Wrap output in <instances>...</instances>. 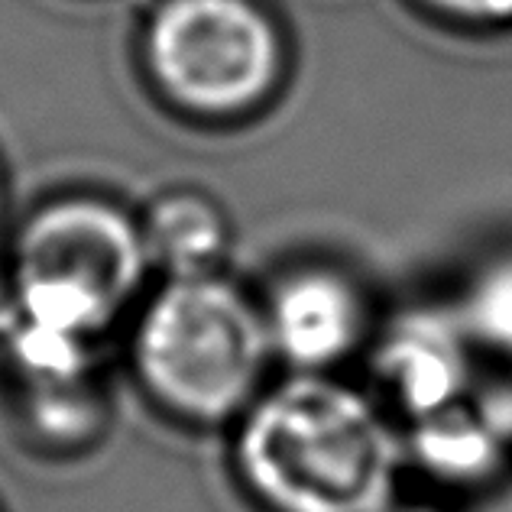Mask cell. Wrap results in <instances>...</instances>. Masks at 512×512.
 <instances>
[{"instance_id": "cell-1", "label": "cell", "mask_w": 512, "mask_h": 512, "mask_svg": "<svg viewBox=\"0 0 512 512\" xmlns=\"http://www.w3.org/2000/svg\"><path fill=\"white\" fill-rule=\"evenodd\" d=\"M396 464L370 402L312 376L263 399L240 435L244 477L276 512H386Z\"/></svg>"}, {"instance_id": "cell-2", "label": "cell", "mask_w": 512, "mask_h": 512, "mask_svg": "<svg viewBox=\"0 0 512 512\" xmlns=\"http://www.w3.org/2000/svg\"><path fill=\"white\" fill-rule=\"evenodd\" d=\"M269 344L266 321L234 286L211 273L179 276L146 308L137 360L179 412L221 419L253 393Z\"/></svg>"}, {"instance_id": "cell-3", "label": "cell", "mask_w": 512, "mask_h": 512, "mask_svg": "<svg viewBox=\"0 0 512 512\" xmlns=\"http://www.w3.org/2000/svg\"><path fill=\"white\" fill-rule=\"evenodd\" d=\"M146 240L98 201H65L36 214L17 247V321L88 341L137 289Z\"/></svg>"}, {"instance_id": "cell-4", "label": "cell", "mask_w": 512, "mask_h": 512, "mask_svg": "<svg viewBox=\"0 0 512 512\" xmlns=\"http://www.w3.org/2000/svg\"><path fill=\"white\" fill-rule=\"evenodd\" d=\"M150 69L179 104L240 111L260 101L279 69L269 20L247 0H169L146 33Z\"/></svg>"}, {"instance_id": "cell-5", "label": "cell", "mask_w": 512, "mask_h": 512, "mask_svg": "<svg viewBox=\"0 0 512 512\" xmlns=\"http://www.w3.org/2000/svg\"><path fill=\"white\" fill-rule=\"evenodd\" d=\"M266 331L292 363L325 367L357 341L360 302L334 273L292 276L276 292Z\"/></svg>"}, {"instance_id": "cell-6", "label": "cell", "mask_w": 512, "mask_h": 512, "mask_svg": "<svg viewBox=\"0 0 512 512\" xmlns=\"http://www.w3.org/2000/svg\"><path fill=\"white\" fill-rule=\"evenodd\" d=\"M386 373L402 402L425 419L457 402L464 389L461 344L438 325H409L386 347Z\"/></svg>"}, {"instance_id": "cell-7", "label": "cell", "mask_w": 512, "mask_h": 512, "mask_svg": "<svg viewBox=\"0 0 512 512\" xmlns=\"http://www.w3.org/2000/svg\"><path fill=\"white\" fill-rule=\"evenodd\" d=\"M146 250L166 263L175 279L208 276V266L218 260L227 244L221 211L195 195H172L153 211Z\"/></svg>"}, {"instance_id": "cell-8", "label": "cell", "mask_w": 512, "mask_h": 512, "mask_svg": "<svg viewBox=\"0 0 512 512\" xmlns=\"http://www.w3.org/2000/svg\"><path fill=\"white\" fill-rule=\"evenodd\" d=\"M415 441H419L415 451L435 474L457 480L487 474L500 454L496 448L500 441H496L490 425L474 419L457 402L435 415H425Z\"/></svg>"}, {"instance_id": "cell-9", "label": "cell", "mask_w": 512, "mask_h": 512, "mask_svg": "<svg viewBox=\"0 0 512 512\" xmlns=\"http://www.w3.org/2000/svg\"><path fill=\"white\" fill-rule=\"evenodd\" d=\"M474 328L487 344L512 354V266L493 269L470 299Z\"/></svg>"}, {"instance_id": "cell-10", "label": "cell", "mask_w": 512, "mask_h": 512, "mask_svg": "<svg viewBox=\"0 0 512 512\" xmlns=\"http://www.w3.org/2000/svg\"><path fill=\"white\" fill-rule=\"evenodd\" d=\"M441 10L461 13V17L474 20H506L512 17V0H428Z\"/></svg>"}, {"instance_id": "cell-11", "label": "cell", "mask_w": 512, "mask_h": 512, "mask_svg": "<svg viewBox=\"0 0 512 512\" xmlns=\"http://www.w3.org/2000/svg\"><path fill=\"white\" fill-rule=\"evenodd\" d=\"M399 512H435V509H399Z\"/></svg>"}]
</instances>
